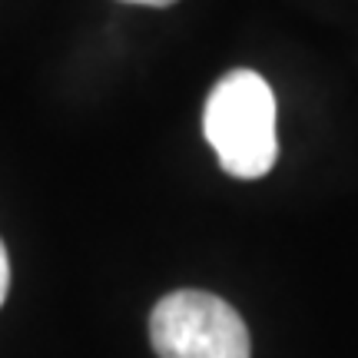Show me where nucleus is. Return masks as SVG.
Segmentation results:
<instances>
[{
	"instance_id": "obj_1",
	"label": "nucleus",
	"mask_w": 358,
	"mask_h": 358,
	"mask_svg": "<svg viewBox=\"0 0 358 358\" xmlns=\"http://www.w3.org/2000/svg\"><path fill=\"white\" fill-rule=\"evenodd\" d=\"M203 129L219 156V166L236 179L266 176L279 156L275 96L252 70H232L213 87Z\"/></svg>"
},
{
	"instance_id": "obj_4",
	"label": "nucleus",
	"mask_w": 358,
	"mask_h": 358,
	"mask_svg": "<svg viewBox=\"0 0 358 358\" xmlns=\"http://www.w3.org/2000/svg\"><path fill=\"white\" fill-rule=\"evenodd\" d=\"M123 3H143V7H169L176 0H123Z\"/></svg>"
},
{
	"instance_id": "obj_2",
	"label": "nucleus",
	"mask_w": 358,
	"mask_h": 358,
	"mask_svg": "<svg viewBox=\"0 0 358 358\" xmlns=\"http://www.w3.org/2000/svg\"><path fill=\"white\" fill-rule=\"evenodd\" d=\"M150 342L159 358H249L243 315L209 292H173L153 308Z\"/></svg>"
},
{
	"instance_id": "obj_3",
	"label": "nucleus",
	"mask_w": 358,
	"mask_h": 358,
	"mask_svg": "<svg viewBox=\"0 0 358 358\" xmlns=\"http://www.w3.org/2000/svg\"><path fill=\"white\" fill-rule=\"evenodd\" d=\"M7 289H10V262H7V249L0 243V306L7 299Z\"/></svg>"
}]
</instances>
